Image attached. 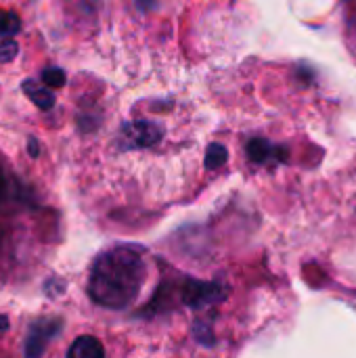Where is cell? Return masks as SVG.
<instances>
[{
  "mask_svg": "<svg viewBox=\"0 0 356 358\" xmlns=\"http://www.w3.org/2000/svg\"><path fill=\"white\" fill-rule=\"evenodd\" d=\"M61 329L59 319H40L29 327L27 340H25V358H40L48 340Z\"/></svg>",
  "mask_w": 356,
  "mask_h": 358,
  "instance_id": "cell-4",
  "label": "cell"
},
{
  "mask_svg": "<svg viewBox=\"0 0 356 358\" xmlns=\"http://www.w3.org/2000/svg\"><path fill=\"white\" fill-rule=\"evenodd\" d=\"M21 90L29 96V101L40 107V109H50L55 105V94L50 88H46L44 84L36 82V80H25L21 84Z\"/></svg>",
  "mask_w": 356,
  "mask_h": 358,
  "instance_id": "cell-7",
  "label": "cell"
},
{
  "mask_svg": "<svg viewBox=\"0 0 356 358\" xmlns=\"http://www.w3.org/2000/svg\"><path fill=\"white\" fill-rule=\"evenodd\" d=\"M2 237H4V233H2V227H0V248H2Z\"/></svg>",
  "mask_w": 356,
  "mask_h": 358,
  "instance_id": "cell-16",
  "label": "cell"
},
{
  "mask_svg": "<svg viewBox=\"0 0 356 358\" xmlns=\"http://www.w3.org/2000/svg\"><path fill=\"white\" fill-rule=\"evenodd\" d=\"M227 157H229L227 149L222 145H218V143H212L208 147V151H206V168L208 170H216V168L225 166Z\"/></svg>",
  "mask_w": 356,
  "mask_h": 358,
  "instance_id": "cell-9",
  "label": "cell"
},
{
  "mask_svg": "<svg viewBox=\"0 0 356 358\" xmlns=\"http://www.w3.org/2000/svg\"><path fill=\"white\" fill-rule=\"evenodd\" d=\"M21 29V19L19 15L10 10H0V38H15Z\"/></svg>",
  "mask_w": 356,
  "mask_h": 358,
  "instance_id": "cell-8",
  "label": "cell"
},
{
  "mask_svg": "<svg viewBox=\"0 0 356 358\" xmlns=\"http://www.w3.org/2000/svg\"><path fill=\"white\" fill-rule=\"evenodd\" d=\"M19 52V44L15 38H0V63H10Z\"/></svg>",
  "mask_w": 356,
  "mask_h": 358,
  "instance_id": "cell-11",
  "label": "cell"
},
{
  "mask_svg": "<svg viewBox=\"0 0 356 358\" xmlns=\"http://www.w3.org/2000/svg\"><path fill=\"white\" fill-rule=\"evenodd\" d=\"M65 80H67V76L61 67H48L42 71V84L46 88H61V86H65Z\"/></svg>",
  "mask_w": 356,
  "mask_h": 358,
  "instance_id": "cell-10",
  "label": "cell"
},
{
  "mask_svg": "<svg viewBox=\"0 0 356 358\" xmlns=\"http://www.w3.org/2000/svg\"><path fill=\"white\" fill-rule=\"evenodd\" d=\"M8 327V321L4 317H0V329H6Z\"/></svg>",
  "mask_w": 356,
  "mask_h": 358,
  "instance_id": "cell-15",
  "label": "cell"
},
{
  "mask_svg": "<svg viewBox=\"0 0 356 358\" xmlns=\"http://www.w3.org/2000/svg\"><path fill=\"white\" fill-rule=\"evenodd\" d=\"M222 300V287L218 283H208V281H193L187 279L183 285V302L195 310L206 308L210 304H216Z\"/></svg>",
  "mask_w": 356,
  "mask_h": 358,
  "instance_id": "cell-3",
  "label": "cell"
},
{
  "mask_svg": "<svg viewBox=\"0 0 356 358\" xmlns=\"http://www.w3.org/2000/svg\"><path fill=\"white\" fill-rule=\"evenodd\" d=\"M164 128L153 120H132L120 128L122 149H153L162 143Z\"/></svg>",
  "mask_w": 356,
  "mask_h": 358,
  "instance_id": "cell-2",
  "label": "cell"
},
{
  "mask_svg": "<svg viewBox=\"0 0 356 358\" xmlns=\"http://www.w3.org/2000/svg\"><path fill=\"white\" fill-rule=\"evenodd\" d=\"M67 358H105V348L97 338L80 336L67 350Z\"/></svg>",
  "mask_w": 356,
  "mask_h": 358,
  "instance_id": "cell-5",
  "label": "cell"
},
{
  "mask_svg": "<svg viewBox=\"0 0 356 358\" xmlns=\"http://www.w3.org/2000/svg\"><path fill=\"white\" fill-rule=\"evenodd\" d=\"M248 155L252 162L256 164H266V162H275V159H283V151L275 145H271L264 138H254L248 143Z\"/></svg>",
  "mask_w": 356,
  "mask_h": 358,
  "instance_id": "cell-6",
  "label": "cell"
},
{
  "mask_svg": "<svg viewBox=\"0 0 356 358\" xmlns=\"http://www.w3.org/2000/svg\"><path fill=\"white\" fill-rule=\"evenodd\" d=\"M136 2H138L143 8H147V6H151V4H153V0H136Z\"/></svg>",
  "mask_w": 356,
  "mask_h": 358,
  "instance_id": "cell-13",
  "label": "cell"
},
{
  "mask_svg": "<svg viewBox=\"0 0 356 358\" xmlns=\"http://www.w3.org/2000/svg\"><path fill=\"white\" fill-rule=\"evenodd\" d=\"M38 153H40V147H38V141H34V138H29V155H31V157H38Z\"/></svg>",
  "mask_w": 356,
  "mask_h": 358,
  "instance_id": "cell-12",
  "label": "cell"
},
{
  "mask_svg": "<svg viewBox=\"0 0 356 358\" xmlns=\"http://www.w3.org/2000/svg\"><path fill=\"white\" fill-rule=\"evenodd\" d=\"M2 191H4V176H2V170H0V199H2Z\"/></svg>",
  "mask_w": 356,
  "mask_h": 358,
  "instance_id": "cell-14",
  "label": "cell"
},
{
  "mask_svg": "<svg viewBox=\"0 0 356 358\" xmlns=\"http://www.w3.org/2000/svg\"><path fill=\"white\" fill-rule=\"evenodd\" d=\"M145 281L147 264L143 252L134 245H118L94 260L88 277V294L94 304L122 310L136 302Z\"/></svg>",
  "mask_w": 356,
  "mask_h": 358,
  "instance_id": "cell-1",
  "label": "cell"
}]
</instances>
